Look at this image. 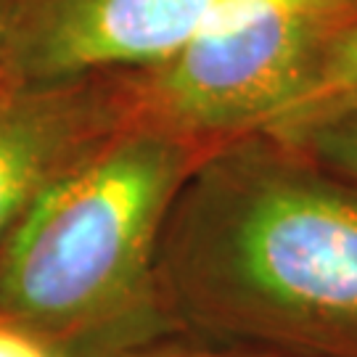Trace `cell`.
Returning a JSON list of instances; mask_svg holds the SVG:
<instances>
[{
  "instance_id": "277c9868",
  "label": "cell",
  "mask_w": 357,
  "mask_h": 357,
  "mask_svg": "<svg viewBox=\"0 0 357 357\" xmlns=\"http://www.w3.org/2000/svg\"><path fill=\"white\" fill-rule=\"evenodd\" d=\"M291 3L326 0H24L8 82L56 85L149 69L215 29Z\"/></svg>"
},
{
  "instance_id": "6da1fadb",
  "label": "cell",
  "mask_w": 357,
  "mask_h": 357,
  "mask_svg": "<svg viewBox=\"0 0 357 357\" xmlns=\"http://www.w3.org/2000/svg\"><path fill=\"white\" fill-rule=\"evenodd\" d=\"M153 294L217 344L357 357V185L270 132L217 143L169 206Z\"/></svg>"
},
{
  "instance_id": "5b68a950",
  "label": "cell",
  "mask_w": 357,
  "mask_h": 357,
  "mask_svg": "<svg viewBox=\"0 0 357 357\" xmlns=\"http://www.w3.org/2000/svg\"><path fill=\"white\" fill-rule=\"evenodd\" d=\"M132 119L125 82L93 79L0 90V249L61 169Z\"/></svg>"
},
{
  "instance_id": "3957f363",
  "label": "cell",
  "mask_w": 357,
  "mask_h": 357,
  "mask_svg": "<svg viewBox=\"0 0 357 357\" xmlns=\"http://www.w3.org/2000/svg\"><path fill=\"white\" fill-rule=\"evenodd\" d=\"M357 0L291 3L193 40L172 59L125 79L135 119L204 143L265 132L305 96Z\"/></svg>"
},
{
  "instance_id": "9c48e42d",
  "label": "cell",
  "mask_w": 357,
  "mask_h": 357,
  "mask_svg": "<svg viewBox=\"0 0 357 357\" xmlns=\"http://www.w3.org/2000/svg\"><path fill=\"white\" fill-rule=\"evenodd\" d=\"M112 357H283L270 355V352H257V349H243V347H180V344H146L130 347L125 352Z\"/></svg>"
},
{
  "instance_id": "7a4b0ae2",
  "label": "cell",
  "mask_w": 357,
  "mask_h": 357,
  "mask_svg": "<svg viewBox=\"0 0 357 357\" xmlns=\"http://www.w3.org/2000/svg\"><path fill=\"white\" fill-rule=\"evenodd\" d=\"M217 143L128 119L61 169L0 249V312L72 357L146 344L159 323L153 262L191 169Z\"/></svg>"
},
{
  "instance_id": "30bf717a",
  "label": "cell",
  "mask_w": 357,
  "mask_h": 357,
  "mask_svg": "<svg viewBox=\"0 0 357 357\" xmlns=\"http://www.w3.org/2000/svg\"><path fill=\"white\" fill-rule=\"evenodd\" d=\"M24 8V0H0V90H8V66H11L13 35L19 26V16Z\"/></svg>"
},
{
  "instance_id": "ba28073f",
  "label": "cell",
  "mask_w": 357,
  "mask_h": 357,
  "mask_svg": "<svg viewBox=\"0 0 357 357\" xmlns=\"http://www.w3.org/2000/svg\"><path fill=\"white\" fill-rule=\"evenodd\" d=\"M0 357H72L59 342L0 312Z\"/></svg>"
},
{
  "instance_id": "8992f818",
  "label": "cell",
  "mask_w": 357,
  "mask_h": 357,
  "mask_svg": "<svg viewBox=\"0 0 357 357\" xmlns=\"http://www.w3.org/2000/svg\"><path fill=\"white\" fill-rule=\"evenodd\" d=\"M357 185V101H339L265 130Z\"/></svg>"
},
{
  "instance_id": "52a82bcc",
  "label": "cell",
  "mask_w": 357,
  "mask_h": 357,
  "mask_svg": "<svg viewBox=\"0 0 357 357\" xmlns=\"http://www.w3.org/2000/svg\"><path fill=\"white\" fill-rule=\"evenodd\" d=\"M339 101H357V19L333 35L315 75L307 85L302 101L286 119Z\"/></svg>"
}]
</instances>
